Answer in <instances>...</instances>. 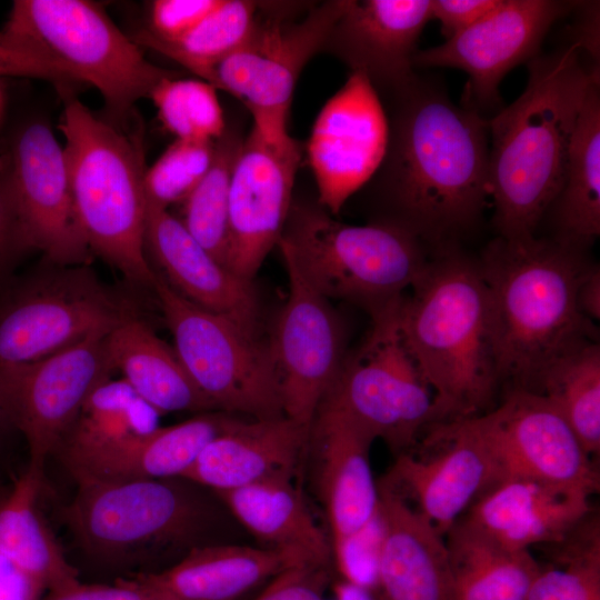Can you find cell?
Wrapping results in <instances>:
<instances>
[{
	"label": "cell",
	"instance_id": "cell-7",
	"mask_svg": "<svg viewBox=\"0 0 600 600\" xmlns=\"http://www.w3.org/2000/svg\"><path fill=\"white\" fill-rule=\"evenodd\" d=\"M37 47L77 83L96 87L104 101L106 121L127 127L134 103L150 98L176 71L148 61L100 3L88 0H16L2 28Z\"/></svg>",
	"mask_w": 600,
	"mask_h": 600
},
{
	"label": "cell",
	"instance_id": "cell-16",
	"mask_svg": "<svg viewBox=\"0 0 600 600\" xmlns=\"http://www.w3.org/2000/svg\"><path fill=\"white\" fill-rule=\"evenodd\" d=\"M499 471L509 477L599 491L591 457L558 409L542 394L509 389L502 402L469 418Z\"/></svg>",
	"mask_w": 600,
	"mask_h": 600
},
{
	"label": "cell",
	"instance_id": "cell-19",
	"mask_svg": "<svg viewBox=\"0 0 600 600\" xmlns=\"http://www.w3.org/2000/svg\"><path fill=\"white\" fill-rule=\"evenodd\" d=\"M387 139L379 96L362 73L350 72L321 108L306 146L318 203L338 214L377 171Z\"/></svg>",
	"mask_w": 600,
	"mask_h": 600
},
{
	"label": "cell",
	"instance_id": "cell-49",
	"mask_svg": "<svg viewBox=\"0 0 600 600\" xmlns=\"http://www.w3.org/2000/svg\"><path fill=\"white\" fill-rule=\"evenodd\" d=\"M577 304L582 314L592 320L600 319V269L590 263L583 271L577 288Z\"/></svg>",
	"mask_w": 600,
	"mask_h": 600
},
{
	"label": "cell",
	"instance_id": "cell-41",
	"mask_svg": "<svg viewBox=\"0 0 600 600\" xmlns=\"http://www.w3.org/2000/svg\"><path fill=\"white\" fill-rule=\"evenodd\" d=\"M0 76L47 80L60 94L73 91L79 84L43 51L3 29L0 30Z\"/></svg>",
	"mask_w": 600,
	"mask_h": 600
},
{
	"label": "cell",
	"instance_id": "cell-44",
	"mask_svg": "<svg viewBox=\"0 0 600 600\" xmlns=\"http://www.w3.org/2000/svg\"><path fill=\"white\" fill-rule=\"evenodd\" d=\"M330 569L294 566L271 579L254 600H327Z\"/></svg>",
	"mask_w": 600,
	"mask_h": 600
},
{
	"label": "cell",
	"instance_id": "cell-3",
	"mask_svg": "<svg viewBox=\"0 0 600 600\" xmlns=\"http://www.w3.org/2000/svg\"><path fill=\"white\" fill-rule=\"evenodd\" d=\"M528 82L508 107L489 118L488 190L498 237L537 236L561 184L572 133L600 67L576 43L527 63Z\"/></svg>",
	"mask_w": 600,
	"mask_h": 600
},
{
	"label": "cell",
	"instance_id": "cell-46",
	"mask_svg": "<svg viewBox=\"0 0 600 600\" xmlns=\"http://www.w3.org/2000/svg\"><path fill=\"white\" fill-rule=\"evenodd\" d=\"M148 589L131 579L120 578L112 584L77 583L59 591L47 592L41 600H159Z\"/></svg>",
	"mask_w": 600,
	"mask_h": 600
},
{
	"label": "cell",
	"instance_id": "cell-25",
	"mask_svg": "<svg viewBox=\"0 0 600 600\" xmlns=\"http://www.w3.org/2000/svg\"><path fill=\"white\" fill-rule=\"evenodd\" d=\"M590 496L581 489L509 477L482 492L463 520L504 548L530 550L560 541L592 510Z\"/></svg>",
	"mask_w": 600,
	"mask_h": 600
},
{
	"label": "cell",
	"instance_id": "cell-20",
	"mask_svg": "<svg viewBox=\"0 0 600 600\" xmlns=\"http://www.w3.org/2000/svg\"><path fill=\"white\" fill-rule=\"evenodd\" d=\"M427 431L423 446L432 453L397 456L380 482L413 501L416 510L444 536L461 513L499 481V471L469 418L440 422Z\"/></svg>",
	"mask_w": 600,
	"mask_h": 600
},
{
	"label": "cell",
	"instance_id": "cell-1",
	"mask_svg": "<svg viewBox=\"0 0 600 600\" xmlns=\"http://www.w3.org/2000/svg\"><path fill=\"white\" fill-rule=\"evenodd\" d=\"M377 94L388 123L386 151L357 192L377 206L369 222L402 228L432 253L457 247L489 198V119L453 103L442 84L417 71Z\"/></svg>",
	"mask_w": 600,
	"mask_h": 600
},
{
	"label": "cell",
	"instance_id": "cell-18",
	"mask_svg": "<svg viewBox=\"0 0 600 600\" xmlns=\"http://www.w3.org/2000/svg\"><path fill=\"white\" fill-rule=\"evenodd\" d=\"M303 146L266 139L252 124L234 164L229 193L226 267L251 281L277 246L293 200Z\"/></svg>",
	"mask_w": 600,
	"mask_h": 600
},
{
	"label": "cell",
	"instance_id": "cell-15",
	"mask_svg": "<svg viewBox=\"0 0 600 600\" xmlns=\"http://www.w3.org/2000/svg\"><path fill=\"white\" fill-rule=\"evenodd\" d=\"M578 1L500 0V3L466 31L443 43L418 50L417 68H452L469 76L463 104L483 117L503 106L499 86L514 67L540 54L550 28L572 12Z\"/></svg>",
	"mask_w": 600,
	"mask_h": 600
},
{
	"label": "cell",
	"instance_id": "cell-42",
	"mask_svg": "<svg viewBox=\"0 0 600 600\" xmlns=\"http://www.w3.org/2000/svg\"><path fill=\"white\" fill-rule=\"evenodd\" d=\"M31 250L7 174L0 163V292L16 277L20 260Z\"/></svg>",
	"mask_w": 600,
	"mask_h": 600
},
{
	"label": "cell",
	"instance_id": "cell-11",
	"mask_svg": "<svg viewBox=\"0 0 600 600\" xmlns=\"http://www.w3.org/2000/svg\"><path fill=\"white\" fill-rule=\"evenodd\" d=\"M401 299L371 316L362 344L344 359L322 401L382 439L396 457L438 423L434 392L401 329Z\"/></svg>",
	"mask_w": 600,
	"mask_h": 600
},
{
	"label": "cell",
	"instance_id": "cell-24",
	"mask_svg": "<svg viewBox=\"0 0 600 600\" xmlns=\"http://www.w3.org/2000/svg\"><path fill=\"white\" fill-rule=\"evenodd\" d=\"M144 243L164 282L186 300L256 332L258 300L251 281L218 262L168 209L147 202Z\"/></svg>",
	"mask_w": 600,
	"mask_h": 600
},
{
	"label": "cell",
	"instance_id": "cell-35",
	"mask_svg": "<svg viewBox=\"0 0 600 600\" xmlns=\"http://www.w3.org/2000/svg\"><path fill=\"white\" fill-rule=\"evenodd\" d=\"M244 137L239 123H227L214 142L210 168L181 202L182 217L178 218L191 237L223 267L229 239L230 184Z\"/></svg>",
	"mask_w": 600,
	"mask_h": 600
},
{
	"label": "cell",
	"instance_id": "cell-4",
	"mask_svg": "<svg viewBox=\"0 0 600 600\" xmlns=\"http://www.w3.org/2000/svg\"><path fill=\"white\" fill-rule=\"evenodd\" d=\"M399 318L434 392L438 423L487 412L500 382L478 260L459 246L434 252Z\"/></svg>",
	"mask_w": 600,
	"mask_h": 600
},
{
	"label": "cell",
	"instance_id": "cell-47",
	"mask_svg": "<svg viewBox=\"0 0 600 600\" xmlns=\"http://www.w3.org/2000/svg\"><path fill=\"white\" fill-rule=\"evenodd\" d=\"M599 1H578L572 13L576 14L571 27V41L576 43L583 57L593 66L599 67Z\"/></svg>",
	"mask_w": 600,
	"mask_h": 600
},
{
	"label": "cell",
	"instance_id": "cell-9",
	"mask_svg": "<svg viewBox=\"0 0 600 600\" xmlns=\"http://www.w3.org/2000/svg\"><path fill=\"white\" fill-rule=\"evenodd\" d=\"M347 0L259 1L248 38L200 77L239 99L270 140L289 139L288 119L298 78L321 53Z\"/></svg>",
	"mask_w": 600,
	"mask_h": 600
},
{
	"label": "cell",
	"instance_id": "cell-22",
	"mask_svg": "<svg viewBox=\"0 0 600 600\" xmlns=\"http://www.w3.org/2000/svg\"><path fill=\"white\" fill-rule=\"evenodd\" d=\"M430 20V0H347L321 53L362 73L381 93L416 72L412 59Z\"/></svg>",
	"mask_w": 600,
	"mask_h": 600
},
{
	"label": "cell",
	"instance_id": "cell-10",
	"mask_svg": "<svg viewBox=\"0 0 600 600\" xmlns=\"http://www.w3.org/2000/svg\"><path fill=\"white\" fill-rule=\"evenodd\" d=\"M138 314L87 264L42 260L0 292V371L29 364Z\"/></svg>",
	"mask_w": 600,
	"mask_h": 600
},
{
	"label": "cell",
	"instance_id": "cell-37",
	"mask_svg": "<svg viewBox=\"0 0 600 600\" xmlns=\"http://www.w3.org/2000/svg\"><path fill=\"white\" fill-rule=\"evenodd\" d=\"M258 10L259 1L221 0L214 10L177 40H157L142 30L133 41L201 77L207 69L242 44L254 27Z\"/></svg>",
	"mask_w": 600,
	"mask_h": 600
},
{
	"label": "cell",
	"instance_id": "cell-23",
	"mask_svg": "<svg viewBox=\"0 0 600 600\" xmlns=\"http://www.w3.org/2000/svg\"><path fill=\"white\" fill-rule=\"evenodd\" d=\"M378 492L377 600H454L444 536L386 484Z\"/></svg>",
	"mask_w": 600,
	"mask_h": 600
},
{
	"label": "cell",
	"instance_id": "cell-33",
	"mask_svg": "<svg viewBox=\"0 0 600 600\" xmlns=\"http://www.w3.org/2000/svg\"><path fill=\"white\" fill-rule=\"evenodd\" d=\"M454 600H526L540 564L530 550H510L463 519L444 534Z\"/></svg>",
	"mask_w": 600,
	"mask_h": 600
},
{
	"label": "cell",
	"instance_id": "cell-34",
	"mask_svg": "<svg viewBox=\"0 0 600 600\" xmlns=\"http://www.w3.org/2000/svg\"><path fill=\"white\" fill-rule=\"evenodd\" d=\"M160 417L122 378H111L88 397L53 453L120 443L156 430Z\"/></svg>",
	"mask_w": 600,
	"mask_h": 600
},
{
	"label": "cell",
	"instance_id": "cell-30",
	"mask_svg": "<svg viewBox=\"0 0 600 600\" xmlns=\"http://www.w3.org/2000/svg\"><path fill=\"white\" fill-rule=\"evenodd\" d=\"M108 348L116 371L161 416L218 411L193 383L173 348L139 313L109 332Z\"/></svg>",
	"mask_w": 600,
	"mask_h": 600
},
{
	"label": "cell",
	"instance_id": "cell-26",
	"mask_svg": "<svg viewBox=\"0 0 600 600\" xmlns=\"http://www.w3.org/2000/svg\"><path fill=\"white\" fill-rule=\"evenodd\" d=\"M234 418L222 411L197 413L117 444L58 456L77 482L180 478Z\"/></svg>",
	"mask_w": 600,
	"mask_h": 600
},
{
	"label": "cell",
	"instance_id": "cell-53",
	"mask_svg": "<svg viewBox=\"0 0 600 600\" xmlns=\"http://www.w3.org/2000/svg\"><path fill=\"white\" fill-rule=\"evenodd\" d=\"M159 600H166V599H159Z\"/></svg>",
	"mask_w": 600,
	"mask_h": 600
},
{
	"label": "cell",
	"instance_id": "cell-32",
	"mask_svg": "<svg viewBox=\"0 0 600 600\" xmlns=\"http://www.w3.org/2000/svg\"><path fill=\"white\" fill-rule=\"evenodd\" d=\"M42 481V473L26 467L1 498L0 553L52 592L80 580L41 516L38 500Z\"/></svg>",
	"mask_w": 600,
	"mask_h": 600
},
{
	"label": "cell",
	"instance_id": "cell-8",
	"mask_svg": "<svg viewBox=\"0 0 600 600\" xmlns=\"http://www.w3.org/2000/svg\"><path fill=\"white\" fill-rule=\"evenodd\" d=\"M174 479L77 482L63 518L83 553L111 568L142 566L163 550H191L210 513Z\"/></svg>",
	"mask_w": 600,
	"mask_h": 600
},
{
	"label": "cell",
	"instance_id": "cell-52",
	"mask_svg": "<svg viewBox=\"0 0 600 600\" xmlns=\"http://www.w3.org/2000/svg\"><path fill=\"white\" fill-rule=\"evenodd\" d=\"M11 483H12V482H11ZM11 483L8 484V486L0 487V500H1V498L6 494V492L9 490Z\"/></svg>",
	"mask_w": 600,
	"mask_h": 600
},
{
	"label": "cell",
	"instance_id": "cell-40",
	"mask_svg": "<svg viewBox=\"0 0 600 600\" xmlns=\"http://www.w3.org/2000/svg\"><path fill=\"white\" fill-rule=\"evenodd\" d=\"M216 141L176 139L143 177L147 202L168 209L181 203L211 166Z\"/></svg>",
	"mask_w": 600,
	"mask_h": 600
},
{
	"label": "cell",
	"instance_id": "cell-6",
	"mask_svg": "<svg viewBox=\"0 0 600 600\" xmlns=\"http://www.w3.org/2000/svg\"><path fill=\"white\" fill-rule=\"evenodd\" d=\"M277 246L321 296L354 303L370 316L403 297L432 257L402 228L344 223L318 201L294 199Z\"/></svg>",
	"mask_w": 600,
	"mask_h": 600
},
{
	"label": "cell",
	"instance_id": "cell-51",
	"mask_svg": "<svg viewBox=\"0 0 600 600\" xmlns=\"http://www.w3.org/2000/svg\"><path fill=\"white\" fill-rule=\"evenodd\" d=\"M17 430L12 427L4 413L0 410V487L9 484L6 481L7 457L12 433Z\"/></svg>",
	"mask_w": 600,
	"mask_h": 600
},
{
	"label": "cell",
	"instance_id": "cell-5",
	"mask_svg": "<svg viewBox=\"0 0 600 600\" xmlns=\"http://www.w3.org/2000/svg\"><path fill=\"white\" fill-rule=\"evenodd\" d=\"M64 102L60 130L77 217L91 252L128 282L152 287L156 273L144 243L146 172L142 127L129 136L74 96Z\"/></svg>",
	"mask_w": 600,
	"mask_h": 600
},
{
	"label": "cell",
	"instance_id": "cell-2",
	"mask_svg": "<svg viewBox=\"0 0 600 600\" xmlns=\"http://www.w3.org/2000/svg\"><path fill=\"white\" fill-rule=\"evenodd\" d=\"M586 252L547 236H497L477 259L500 383L539 393L557 360L598 341L596 323L577 304V288L590 264Z\"/></svg>",
	"mask_w": 600,
	"mask_h": 600
},
{
	"label": "cell",
	"instance_id": "cell-14",
	"mask_svg": "<svg viewBox=\"0 0 600 600\" xmlns=\"http://www.w3.org/2000/svg\"><path fill=\"white\" fill-rule=\"evenodd\" d=\"M32 251L63 266L86 264L90 249L72 197L64 149L48 121L27 114L10 128L0 156Z\"/></svg>",
	"mask_w": 600,
	"mask_h": 600
},
{
	"label": "cell",
	"instance_id": "cell-38",
	"mask_svg": "<svg viewBox=\"0 0 600 600\" xmlns=\"http://www.w3.org/2000/svg\"><path fill=\"white\" fill-rule=\"evenodd\" d=\"M549 546L556 566H540L526 600H600L599 516L586 517Z\"/></svg>",
	"mask_w": 600,
	"mask_h": 600
},
{
	"label": "cell",
	"instance_id": "cell-48",
	"mask_svg": "<svg viewBox=\"0 0 600 600\" xmlns=\"http://www.w3.org/2000/svg\"><path fill=\"white\" fill-rule=\"evenodd\" d=\"M46 588L0 553V600H41Z\"/></svg>",
	"mask_w": 600,
	"mask_h": 600
},
{
	"label": "cell",
	"instance_id": "cell-13",
	"mask_svg": "<svg viewBox=\"0 0 600 600\" xmlns=\"http://www.w3.org/2000/svg\"><path fill=\"white\" fill-rule=\"evenodd\" d=\"M108 334L89 337L36 362L0 371V410L27 443V467L44 472L88 397L116 368Z\"/></svg>",
	"mask_w": 600,
	"mask_h": 600
},
{
	"label": "cell",
	"instance_id": "cell-45",
	"mask_svg": "<svg viewBox=\"0 0 600 600\" xmlns=\"http://www.w3.org/2000/svg\"><path fill=\"white\" fill-rule=\"evenodd\" d=\"M499 3L500 0H430L431 20L440 22L448 40L469 29Z\"/></svg>",
	"mask_w": 600,
	"mask_h": 600
},
{
	"label": "cell",
	"instance_id": "cell-12",
	"mask_svg": "<svg viewBox=\"0 0 600 600\" xmlns=\"http://www.w3.org/2000/svg\"><path fill=\"white\" fill-rule=\"evenodd\" d=\"M151 289L176 354L218 411L258 420L283 416L269 347L256 332L186 300L157 273Z\"/></svg>",
	"mask_w": 600,
	"mask_h": 600
},
{
	"label": "cell",
	"instance_id": "cell-27",
	"mask_svg": "<svg viewBox=\"0 0 600 600\" xmlns=\"http://www.w3.org/2000/svg\"><path fill=\"white\" fill-rule=\"evenodd\" d=\"M309 429L284 416L262 420L234 418L180 478L216 492L277 474H294L306 454Z\"/></svg>",
	"mask_w": 600,
	"mask_h": 600
},
{
	"label": "cell",
	"instance_id": "cell-28",
	"mask_svg": "<svg viewBox=\"0 0 600 600\" xmlns=\"http://www.w3.org/2000/svg\"><path fill=\"white\" fill-rule=\"evenodd\" d=\"M294 566L306 564L286 550L202 544L168 568L130 579L166 600H236Z\"/></svg>",
	"mask_w": 600,
	"mask_h": 600
},
{
	"label": "cell",
	"instance_id": "cell-17",
	"mask_svg": "<svg viewBox=\"0 0 600 600\" xmlns=\"http://www.w3.org/2000/svg\"><path fill=\"white\" fill-rule=\"evenodd\" d=\"M288 296L268 343L283 416L301 426L311 422L344 361L343 329L329 300L281 256Z\"/></svg>",
	"mask_w": 600,
	"mask_h": 600
},
{
	"label": "cell",
	"instance_id": "cell-36",
	"mask_svg": "<svg viewBox=\"0 0 600 600\" xmlns=\"http://www.w3.org/2000/svg\"><path fill=\"white\" fill-rule=\"evenodd\" d=\"M562 414L587 453L600 452V344L586 343L557 360L539 387Z\"/></svg>",
	"mask_w": 600,
	"mask_h": 600
},
{
	"label": "cell",
	"instance_id": "cell-43",
	"mask_svg": "<svg viewBox=\"0 0 600 600\" xmlns=\"http://www.w3.org/2000/svg\"><path fill=\"white\" fill-rule=\"evenodd\" d=\"M221 0H156L150 4V37L161 41H173L188 33Z\"/></svg>",
	"mask_w": 600,
	"mask_h": 600
},
{
	"label": "cell",
	"instance_id": "cell-29",
	"mask_svg": "<svg viewBox=\"0 0 600 600\" xmlns=\"http://www.w3.org/2000/svg\"><path fill=\"white\" fill-rule=\"evenodd\" d=\"M237 520L269 548L286 550L310 567L330 569L332 544L318 526L293 474L214 492Z\"/></svg>",
	"mask_w": 600,
	"mask_h": 600
},
{
	"label": "cell",
	"instance_id": "cell-39",
	"mask_svg": "<svg viewBox=\"0 0 600 600\" xmlns=\"http://www.w3.org/2000/svg\"><path fill=\"white\" fill-rule=\"evenodd\" d=\"M150 98L161 123L177 139L216 141L226 129L217 89L207 81L167 78Z\"/></svg>",
	"mask_w": 600,
	"mask_h": 600
},
{
	"label": "cell",
	"instance_id": "cell-50",
	"mask_svg": "<svg viewBox=\"0 0 600 600\" xmlns=\"http://www.w3.org/2000/svg\"><path fill=\"white\" fill-rule=\"evenodd\" d=\"M331 600H377L373 591L339 579L332 584Z\"/></svg>",
	"mask_w": 600,
	"mask_h": 600
},
{
	"label": "cell",
	"instance_id": "cell-31",
	"mask_svg": "<svg viewBox=\"0 0 600 600\" xmlns=\"http://www.w3.org/2000/svg\"><path fill=\"white\" fill-rule=\"evenodd\" d=\"M543 220L551 226L547 237L579 249L587 250L600 234L599 84L591 88L582 104L561 184Z\"/></svg>",
	"mask_w": 600,
	"mask_h": 600
},
{
	"label": "cell",
	"instance_id": "cell-21",
	"mask_svg": "<svg viewBox=\"0 0 600 600\" xmlns=\"http://www.w3.org/2000/svg\"><path fill=\"white\" fill-rule=\"evenodd\" d=\"M374 440L367 428L327 402L311 422L306 451L310 452L313 488L329 521L332 552L377 517L378 483L370 464Z\"/></svg>",
	"mask_w": 600,
	"mask_h": 600
}]
</instances>
